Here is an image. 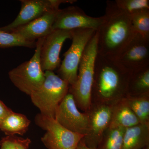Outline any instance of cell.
Masks as SVG:
<instances>
[{
  "instance_id": "cell-1",
  "label": "cell",
  "mask_w": 149,
  "mask_h": 149,
  "mask_svg": "<svg viewBox=\"0 0 149 149\" xmlns=\"http://www.w3.org/2000/svg\"><path fill=\"white\" fill-rule=\"evenodd\" d=\"M103 20L96 31L98 54L116 60L135 35L130 16L114 1H108Z\"/></svg>"
},
{
  "instance_id": "cell-2",
  "label": "cell",
  "mask_w": 149,
  "mask_h": 149,
  "mask_svg": "<svg viewBox=\"0 0 149 149\" xmlns=\"http://www.w3.org/2000/svg\"><path fill=\"white\" fill-rule=\"evenodd\" d=\"M97 52V32L85 48L78 68L77 80L70 89L75 102L83 109L91 105Z\"/></svg>"
},
{
  "instance_id": "cell-3",
  "label": "cell",
  "mask_w": 149,
  "mask_h": 149,
  "mask_svg": "<svg viewBox=\"0 0 149 149\" xmlns=\"http://www.w3.org/2000/svg\"><path fill=\"white\" fill-rule=\"evenodd\" d=\"M129 74L116 61L97 54L93 88L103 98H110L122 90L125 77Z\"/></svg>"
},
{
  "instance_id": "cell-4",
  "label": "cell",
  "mask_w": 149,
  "mask_h": 149,
  "mask_svg": "<svg viewBox=\"0 0 149 149\" xmlns=\"http://www.w3.org/2000/svg\"><path fill=\"white\" fill-rule=\"evenodd\" d=\"M45 75L42 85L30 96L40 113L55 118L56 110L68 93L69 85L53 71H45Z\"/></svg>"
},
{
  "instance_id": "cell-5",
  "label": "cell",
  "mask_w": 149,
  "mask_h": 149,
  "mask_svg": "<svg viewBox=\"0 0 149 149\" xmlns=\"http://www.w3.org/2000/svg\"><path fill=\"white\" fill-rule=\"evenodd\" d=\"M45 37L37 40L35 54L29 60L11 70L8 73L14 85L28 95L38 90L45 80V72L41 66L40 54Z\"/></svg>"
},
{
  "instance_id": "cell-6",
  "label": "cell",
  "mask_w": 149,
  "mask_h": 149,
  "mask_svg": "<svg viewBox=\"0 0 149 149\" xmlns=\"http://www.w3.org/2000/svg\"><path fill=\"white\" fill-rule=\"evenodd\" d=\"M96 32V30L91 29L71 30L72 44L63 54L64 59L58 70V76L70 86L76 82L79 64L83 53Z\"/></svg>"
},
{
  "instance_id": "cell-7",
  "label": "cell",
  "mask_w": 149,
  "mask_h": 149,
  "mask_svg": "<svg viewBox=\"0 0 149 149\" xmlns=\"http://www.w3.org/2000/svg\"><path fill=\"white\" fill-rule=\"evenodd\" d=\"M36 124L46 130L42 141L48 149H76L85 136L74 133L61 125L54 118L38 113L35 117Z\"/></svg>"
},
{
  "instance_id": "cell-8",
  "label": "cell",
  "mask_w": 149,
  "mask_h": 149,
  "mask_svg": "<svg viewBox=\"0 0 149 149\" xmlns=\"http://www.w3.org/2000/svg\"><path fill=\"white\" fill-rule=\"evenodd\" d=\"M55 119L63 127L74 133L85 136L90 130V118L80 112L72 94L68 93L56 110Z\"/></svg>"
},
{
  "instance_id": "cell-9",
  "label": "cell",
  "mask_w": 149,
  "mask_h": 149,
  "mask_svg": "<svg viewBox=\"0 0 149 149\" xmlns=\"http://www.w3.org/2000/svg\"><path fill=\"white\" fill-rule=\"evenodd\" d=\"M20 11L10 24L0 29L9 32L17 27L27 24L39 18L48 12L57 10L62 3H72L74 0H21Z\"/></svg>"
},
{
  "instance_id": "cell-10",
  "label": "cell",
  "mask_w": 149,
  "mask_h": 149,
  "mask_svg": "<svg viewBox=\"0 0 149 149\" xmlns=\"http://www.w3.org/2000/svg\"><path fill=\"white\" fill-rule=\"evenodd\" d=\"M116 61L129 73L149 66V40L135 33Z\"/></svg>"
},
{
  "instance_id": "cell-11",
  "label": "cell",
  "mask_w": 149,
  "mask_h": 149,
  "mask_svg": "<svg viewBox=\"0 0 149 149\" xmlns=\"http://www.w3.org/2000/svg\"><path fill=\"white\" fill-rule=\"evenodd\" d=\"M103 20V16H89L80 8L71 6L59 9L53 25L52 30L91 29L97 31Z\"/></svg>"
},
{
  "instance_id": "cell-12",
  "label": "cell",
  "mask_w": 149,
  "mask_h": 149,
  "mask_svg": "<svg viewBox=\"0 0 149 149\" xmlns=\"http://www.w3.org/2000/svg\"><path fill=\"white\" fill-rule=\"evenodd\" d=\"M71 30H52L45 38L41 48L40 61L43 71H54L61 64L60 54L65 42L71 39Z\"/></svg>"
},
{
  "instance_id": "cell-13",
  "label": "cell",
  "mask_w": 149,
  "mask_h": 149,
  "mask_svg": "<svg viewBox=\"0 0 149 149\" xmlns=\"http://www.w3.org/2000/svg\"><path fill=\"white\" fill-rule=\"evenodd\" d=\"M59 9L48 12L39 18L17 27L9 32L32 42L45 37L52 31L53 25Z\"/></svg>"
},
{
  "instance_id": "cell-14",
  "label": "cell",
  "mask_w": 149,
  "mask_h": 149,
  "mask_svg": "<svg viewBox=\"0 0 149 149\" xmlns=\"http://www.w3.org/2000/svg\"><path fill=\"white\" fill-rule=\"evenodd\" d=\"M148 123L126 128L123 136L121 149H142L148 145Z\"/></svg>"
},
{
  "instance_id": "cell-15",
  "label": "cell",
  "mask_w": 149,
  "mask_h": 149,
  "mask_svg": "<svg viewBox=\"0 0 149 149\" xmlns=\"http://www.w3.org/2000/svg\"><path fill=\"white\" fill-rule=\"evenodd\" d=\"M30 120L24 115L11 111L0 122V130L8 136H23L28 130Z\"/></svg>"
},
{
  "instance_id": "cell-16",
  "label": "cell",
  "mask_w": 149,
  "mask_h": 149,
  "mask_svg": "<svg viewBox=\"0 0 149 149\" xmlns=\"http://www.w3.org/2000/svg\"><path fill=\"white\" fill-rule=\"evenodd\" d=\"M112 116V112L109 107H102L96 111L90 118V130L88 135H92L91 137L93 140L98 141L110 123Z\"/></svg>"
},
{
  "instance_id": "cell-17",
  "label": "cell",
  "mask_w": 149,
  "mask_h": 149,
  "mask_svg": "<svg viewBox=\"0 0 149 149\" xmlns=\"http://www.w3.org/2000/svg\"><path fill=\"white\" fill-rule=\"evenodd\" d=\"M141 123L140 120L128 107L120 109L112 117L110 124V129L118 127L126 128H131Z\"/></svg>"
},
{
  "instance_id": "cell-18",
  "label": "cell",
  "mask_w": 149,
  "mask_h": 149,
  "mask_svg": "<svg viewBox=\"0 0 149 149\" xmlns=\"http://www.w3.org/2000/svg\"><path fill=\"white\" fill-rule=\"evenodd\" d=\"M130 87L137 93H147L149 90V66L130 73Z\"/></svg>"
},
{
  "instance_id": "cell-19",
  "label": "cell",
  "mask_w": 149,
  "mask_h": 149,
  "mask_svg": "<svg viewBox=\"0 0 149 149\" xmlns=\"http://www.w3.org/2000/svg\"><path fill=\"white\" fill-rule=\"evenodd\" d=\"M130 17L134 32L149 40V9L141 11Z\"/></svg>"
},
{
  "instance_id": "cell-20",
  "label": "cell",
  "mask_w": 149,
  "mask_h": 149,
  "mask_svg": "<svg viewBox=\"0 0 149 149\" xmlns=\"http://www.w3.org/2000/svg\"><path fill=\"white\" fill-rule=\"evenodd\" d=\"M36 41H27L18 35L5 32L0 29V48L23 47L32 49L36 48Z\"/></svg>"
},
{
  "instance_id": "cell-21",
  "label": "cell",
  "mask_w": 149,
  "mask_h": 149,
  "mask_svg": "<svg viewBox=\"0 0 149 149\" xmlns=\"http://www.w3.org/2000/svg\"><path fill=\"white\" fill-rule=\"evenodd\" d=\"M118 8L129 16L141 11L149 9V0H116Z\"/></svg>"
},
{
  "instance_id": "cell-22",
  "label": "cell",
  "mask_w": 149,
  "mask_h": 149,
  "mask_svg": "<svg viewBox=\"0 0 149 149\" xmlns=\"http://www.w3.org/2000/svg\"><path fill=\"white\" fill-rule=\"evenodd\" d=\"M130 102L129 107L138 118L141 123H148L149 102L144 98L136 99Z\"/></svg>"
},
{
  "instance_id": "cell-23",
  "label": "cell",
  "mask_w": 149,
  "mask_h": 149,
  "mask_svg": "<svg viewBox=\"0 0 149 149\" xmlns=\"http://www.w3.org/2000/svg\"><path fill=\"white\" fill-rule=\"evenodd\" d=\"M125 130L122 127L110 129L109 134L101 149H121Z\"/></svg>"
},
{
  "instance_id": "cell-24",
  "label": "cell",
  "mask_w": 149,
  "mask_h": 149,
  "mask_svg": "<svg viewBox=\"0 0 149 149\" xmlns=\"http://www.w3.org/2000/svg\"><path fill=\"white\" fill-rule=\"evenodd\" d=\"M31 143V140L28 138L8 136L0 141V149H29Z\"/></svg>"
},
{
  "instance_id": "cell-25",
  "label": "cell",
  "mask_w": 149,
  "mask_h": 149,
  "mask_svg": "<svg viewBox=\"0 0 149 149\" xmlns=\"http://www.w3.org/2000/svg\"><path fill=\"white\" fill-rule=\"evenodd\" d=\"M12 111V110L11 109L8 107L3 102L0 100V122Z\"/></svg>"
},
{
  "instance_id": "cell-26",
  "label": "cell",
  "mask_w": 149,
  "mask_h": 149,
  "mask_svg": "<svg viewBox=\"0 0 149 149\" xmlns=\"http://www.w3.org/2000/svg\"><path fill=\"white\" fill-rule=\"evenodd\" d=\"M76 149H96L94 148H91V147L88 146L84 142L80 141Z\"/></svg>"
},
{
  "instance_id": "cell-27",
  "label": "cell",
  "mask_w": 149,
  "mask_h": 149,
  "mask_svg": "<svg viewBox=\"0 0 149 149\" xmlns=\"http://www.w3.org/2000/svg\"><path fill=\"white\" fill-rule=\"evenodd\" d=\"M147 149H149L148 148H147Z\"/></svg>"
}]
</instances>
